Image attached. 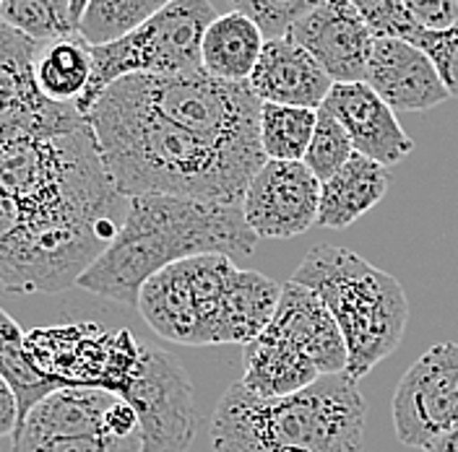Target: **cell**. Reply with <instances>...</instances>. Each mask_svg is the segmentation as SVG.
<instances>
[{
	"label": "cell",
	"instance_id": "cell-1",
	"mask_svg": "<svg viewBox=\"0 0 458 452\" xmlns=\"http://www.w3.org/2000/svg\"><path fill=\"white\" fill-rule=\"evenodd\" d=\"M86 120L123 198L172 196L240 205L250 180L268 162L157 113L128 79L114 81Z\"/></svg>",
	"mask_w": 458,
	"mask_h": 452
},
{
	"label": "cell",
	"instance_id": "cell-2",
	"mask_svg": "<svg viewBox=\"0 0 458 452\" xmlns=\"http://www.w3.org/2000/svg\"><path fill=\"white\" fill-rule=\"evenodd\" d=\"M258 234L240 205L172 196L128 198L125 219L110 247L76 286L117 305L139 302L143 283L167 265L199 255L242 257L256 250Z\"/></svg>",
	"mask_w": 458,
	"mask_h": 452
},
{
	"label": "cell",
	"instance_id": "cell-3",
	"mask_svg": "<svg viewBox=\"0 0 458 452\" xmlns=\"http://www.w3.org/2000/svg\"><path fill=\"white\" fill-rule=\"evenodd\" d=\"M368 403L344 374L284 398H258L232 382L211 419L216 452H360Z\"/></svg>",
	"mask_w": 458,
	"mask_h": 452
},
{
	"label": "cell",
	"instance_id": "cell-4",
	"mask_svg": "<svg viewBox=\"0 0 458 452\" xmlns=\"http://www.w3.org/2000/svg\"><path fill=\"white\" fill-rule=\"evenodd\" d=\"M292 281L318 291L336 317L349 351L346 380L360 382L377 362L399 348L409 302L403 286L391 273L346 247L318 245L305 253Z\"/></svg>",
	"mask_w": 458,
	"mask_h": 452
},
{
	"label": "cell",
	"instance_id": "cell-5",
	"mask_svg": "<svg viewBox=\"0 0 458 452\" xmlns=\"http://www.w3.org/2000/svg\"><path fill=\"white\" fill-rule=\"evenodd\" d=\"M214 19L208 0H174L131 34L107 45H91V81L76 110L86 117L97 99L125 76L200 73V45Z\"/></svg>",
	"mask_w": 458,
	"mask_h": 452
},
{
	"label": "cell",
	"instance_id": "cell-6",
	"mask_svg": "<svg viewBox=\"0 0 458 452\" xmlns=\"http://www.w3.org/2000/svg\"><path fill=\"white\" fill-rule=\"evenodd\" d=\"M131 403L102 388H57L19 424L13 452H141Z\"/></svg>",
	"mask_w": 458,
	"mask_h": 452
},
{
	"label": "cell",
	"instance_id": "cell-7",
	"mask_svg": "<svg viewBox=\"0 0 458 452\" xmlns=\"http://www.w3.org/2000/svg\"><path fill=\"white\" fill-rule=\"evenodd\" d=\"M123 398L139 416L141 452H188L196 439L193 382L177 356L141 346V359Z\"/></svg>",
	"mask_w": 458,
	"mask_h": 452
},
{
	"label": "cell",
	"instance_id": "cell-8",
	"mask_svg": "<svg viewBox=\"0 0 458 452\" xmlns=\"http://www.w3.org/2000/svg\"><path fill=\"white\" fill-rule=\"evenodd\" d=\"M396 439L425 450L458 426V340L428 348L401 377L391 403Z\"/></svg>",
	"mask_w": 458,
	"mask_h": 452
},
{
	"label": "cell",
	"instance_id": "cell-9",
	"mask_svg": "<svg viewBox=\"0 0 458 452\" xmlns=\"http://www.w3.org/2000/svg\"><path fill=\"white\" fill-rule=\"evenodd\" d=\"M258 239H292L318 224L320 180L305 162H266L250 180L242 203Z\"/></svg>",
	"mask_w": 458,
	"mask_h": 452
},
{
	"label": "cell",
	"instance_id": "cell-10",
	"mask_svg": "<svg viewBox=\"0 0 458 452\" xmlns=\"http://www.w3.org/2000/svg\"><path fill=\"white\" fill-rule=\"evenodd\" d=\"M39 47V42L0 21V136L86 120L76 105H57L39 91L34 76Z\"/></svg>",
	"mask_w": 458,
	"mask_h": 452
},
{
	"label": "cell",
	"instance_id": "cell-11",
	"mask_svg": "<svg viewBox=\"0 0 458 452\" xmlns=\"http://www.w3.org/2000/svg\"><path fill=\"white\" fill-rule=\"evenodd\" d=\"M302 45L334 84L365 81L375 37L352 0H326L286 34Z\"/></svg>",
	"mask_w": 458,
	"mask_h": 452
},
{
	"label": "cell",
	"instance_id": "cell-12",
	"mask_svg": "<svg viewBox=\"0 0 458 452\" xmlns=\"http://www.w3.org/2000/svg\"><path fill=\"white\" fill-rule=\"evenodd\" d=\"M297 346L323 377L344 374L349 351L336 317L320 294L297 281L282 283V299L271 325L263 331Z\"/></svg>",
	"mask_w": 458,
	"mask_h": 452
},
{
	"label": "cell",
	"instance_id": "cell-13",
	"mask_svg": "<svg viewBox=\"0 0 458 452\" xmlns=\"http://www.w3.org/2000/svg\"><path fill=\"white\" fill-rule=\"evenodd\" d=\"M365 84L394 113H428L451 99L429 57L406 39H375Z\"/></svg>",
	"mask_w": 458,
	"mask_h": 452
},
{
	"label": "cell",
	"instance_id": "cell-14",
	"mask_svg": "<svg viewBox=\"0 0 458 452\" xmlns=\"http://www.w3.org/2000/svg\"><path fill=\"white\" fill-rule=\"evenodd\" d=\"M323 107L342 122L354 151L383 167L401 164L414 151V141L401 128L396 113L365 81L334 84Z\"/></svg>",
	"mask_w": 458,
	"mask_h": 452
},
{
	"label": "cell",
	"instance_id": "cell-15",
	"mask_svg": "<svg viewBox=\"0 0 458 452\" xmlns=\"http://www.w3.org/2000/svg\"><path fill=\"white\" fill-rule=\"evenodd\" d=\"M248 84L260 102L320 110L334 88V79L302 45L289 37H276L266 39Z\"/></svg>",
	"mask_w": 458,
	"mask_h": 452
},
{
	"label": "cell",
	"instance_id": "cell-16",
	"mask_svg": "<svg viewBox=\"0 0 458 452\" xmlns=\"http://www.w3.org/2000/svg\"><path fill=\"white\" fill-rule=\"evenodd\" d=\"M136 310L141 312L146 325L165 340L182 346H206V333L185 260L167 265L143 283Z\"/></svg>",
	"mask_w": 458,
	"mask_h": 452
},
{
	"label": "cell",
	"instance_id": "cell-17",
	"mask_svg": "<svg viewBox=\"0 0 458 452\" xmlns=\"http://www.w3.org/2000/svg\"><path fill=\"white\" fill-rule=\"evenodd\" d=\"M323 374L313 362L289 340L260 333L245 346L242 385L258 398L294 396L318 382Z\"/></svg>",
	"mask_w": 458,
	"mask_h": 452
},
{
	"label": "cell",
	"instance_id": "cell-18",
	"mask_svg": "<svg viewBox=\"0 0 458 452\" xmlns=\"http://www.w3.org/2000/svg\"><path fill=\"white\" fill-rule=\"evenodd\" d=\"M391 188L388 167L354 154L331 180L320 182V211L318 226L344 229L360 222L386 198Z\"/></svg>",
	"mask_w": 458,
	"mask_h": 452
},
{
	"label": "cell",
	"instance_id": "cell-19",
	"mask_svg": "<svg viewBox=\"0 0 458 452\" xmlns=\"http://www.w3.org/2000/svg\"><path fill=\"white\" fill-rule=\"evenodd\" d=\"M263 45L266 34L245 13L229 11L225 16H216L206 29L200 45L203 73L234 84L250 81Z\"/></svg>",
	"mask_w": 458,
	"mask_h": 452
},
{
	"label": "cell",
	"instance_id": "cell-20",
	"mask_svg": "<svg viewBox=\"0 0 458 452\" xmlns=\"http://www.w3.org/2000/svg\"><path fill=\"white\" fill-rule=\"evenodd\" d=\"M282 299V286L258 273L234 268L225 291L219 343H250L256 340L274 320Z\"/></svg>",
	"mask_w": 458,
	"mask_h": 452
},
{
	"label": "cell",
	"instance_id": "cell-21",
	"mask_svg": "<svg viewBox=\"0 0 458 452\" xmlns=\"http://www.w3.org/2000/svg\"><path fill=\"white\" fill-rule=\"evenodd\" d=\"M91 45L84 37H71L42 45L34 63L39 91L57 105H76L91 81Z\"/></svg>",
	"mask_w": 458,
	"mask_h": 452
},
{
	"label": "cell",
	"instance_id": "cell-22",
	"mask_svg": "<svg viewBox=\"0 0 458 452\" xmlns=\"http://www.w3.org/2000/svg\"><path fill=\"white\" fill-rule=\"evenodd\" d=\"M0 291L47 294L34 245L11 196L0 188Z\"/></svg>",
	"mask_w": 458,
	"mask_h": 452
},
{
	"label": "cell",
	"instance_id": "cell-23",
	"mask_svg": "<svg viewBox=\"0 0 458 452\" xmlns=\"http://www.w3.org/2000/svg\"><path fill=\"white\" fill-rule=\"evenodd\" d=\"M318 110L263 102L260 148L268 162H302L313 141Z\"/></svg>",
	"mask_w": 458,
	"mask_h": 452
},
{
	"label": "cell",
	"instance_id": "cell-24",
	"mask_svg": "<svg viewBox=\"0 0 458 452\" xmlns=\"http://www.w3.org/2000/svg\"><path fill=\"white\" fill-rule=\"evenodd\" d=\"M0 374L11 382V388L19 396L21 422L42 398L60 388L31 364L27 354V336L5 310H0Z\"/></svg>",
	"mask_w": 458,
	"mask_h": 452
},
{
	"label": "cell",
	"instance_id": "cell-25",
	"mask_svg": "<svg viewBox=\"0 0 458 452\" xmlns=\"http://www.w3.org/2000/svg\"><path fill=\"white\" fill-rule=\"evenodd\" d=\"M0 21L39 45L81 34L71 11V0H3Z\"/></svg>",
	"mask_w": 458,
	"mask_h": 452
},
{
	"label": "cell",
	"instance_id": "cell-26",
	"mask_svg": "<svg viewBox=\"0 0 458 452\" xmlns=\"http://www.w3.org/2000/svg\"><path fill=\"white\" fill-rule=\"evenodd\" d=\"M174 0H89L79 31L89 45H107L146 24Z\"/></svg>",
	"mask_w": 458,
	"mask_h": 452
},
{
	"label": "cell",
	"instance_id": "cell-27",
	"mask_svg": "<svg viewBox=\"0 0 458 452\" xmlns=\"http://www.w3.org/2000/svg\"><path fill=\"white\" fill-rule=\"evenodd\" d=\"M188 265V279L193 289V299L199 307L206 346L219 343V325H222V305H225V291L232 271L237 268L234 260L227 255H199L185 260Z\"/></svg>",
	"mask_w": 458,
	"mask_h": 452
},
{
	"label": "cell",
	"instance_id": "cell-28",
	"mask_svg": "<svg viewBox=\"0 0 458 452\" xmlns=\"http://www.w3.org/2000/svg\"><path fill=\"white\" fill-rule=\"evenodd\" d=\"M354 143L349 138V133L344 130V125L328 113L326 107L318 110V125H315L313 141L308 146L305 154V167L313 172L320 182L331 180L344 164L354 156Z\"/></svg>",
	"mask_w": 458,
	"mask_h": 452
},
{
	"label": "cell",
	"instance_id": "cell-29",
	"mask_svg": "<svg viewBox=\"0 0 458 452\" xmlns=\"http://www.w3.org/2000/svg\"><path fill=\"white\" fill-rule=\"evenodd\" d=\"M320 3L326 0H229L232 11L253 19L268 39L286 37L289 29L313 13Z\"/></svg>",
	"mask_w": 458,
	"mask_h": 452
},
{
	"label": "cell",
	"instance_id": "cell-30",
	"mask_svg": "<svg viewBox=\"0 0 458 452\" xmlns=\"http://www.w3.org/2000/svg\"><path fill=\"white\" fill-rule=\"evenodd\" d=\"M375 39H406L411 42L425 29L406 8L403 0H352Z\"/></svg>",
	"mask_w": 458,
	"mask_h": 452
},
{
	"label": "cell",
	"instance_id": "cell-31",
	"mask_svg": "<svg viewBox=\"0 0 458 452\" xmlns=\"http://www.w3.org/2000/svg\"><path fill=\"white\" fill-rule=\"evenodd\" d=\"M429 63L451 96H458V21L445 29H420L411 39Z\"/></svg>",
	"mask_w": 458,
	"mask_h": 452
},
{
	"label": "cell",
	"instance_id": "cell-32",
	"mask_svg": "<svg viewBox=\"0 0 458 452\" xmlns=\"http://www.w3.org/2000/svg\"><path fill=\"white\" fill-rule=\"evenodd\" d=\"M425 29H445L458 21V0H403Z\"/></svg>",
	"mask_w": 458,
	"mask_h": 452
},
{
	"label": "cell",
	"instance_id": "cell-33",
	"mask_svg": "<svg viewBox=\"0 0 458 452\" xmlns=\"http://www.w3.org/2000/svg\"><path fill=\"white\" fill-rule=\"evenodd\" d=\"M21 424V403L11 382L0 374V437H13Z\"/></svg>",
	"mask_w": 458,
	"mask_h": 452
},
{
	"label": "cell",
	"instance_id": "cell-34",
	"mask_svg": "<svg viewBox=\"0 0 458 452\" xmlns=\"http://www.w3.org/2000/svg\"><path fill=\"white\" fill-rule=\"evenodd\" d=\"M422 452H458V426L440 434L437 439H432Z\"/></svg>",
	"mask_w": 458,
	"mask_h": 452
},
{
	"label": "cell",
	"instance_id": "cell-35",
	"mask_svg": "<svg viewBox=\"0 0 458 452\" xmlns=\"http://www.w3.org/2000/svg\"><path fill=\"white\" fill-rule=\"evenodd\" d=\"M86 5H89V0H71V11H73V19L81 24V16H84Z\"/></svg>",
	"mask_w": 458,
	"mask_h": 452
},
{
	"label": "cell",
	"instance_id": "cell-36",
	"mask_svg": "<svg viewBox=\"0 0 458 452\" xmlns=\"http://www.w3.org/2000/svg\"><path fill=\"white\" fill-rule=\"evenodd\" d=\"M0 3H3V0H0Z\"/></svg>",
	"mask_w": 458,
	"mask_h": 452
}]
</instances>
